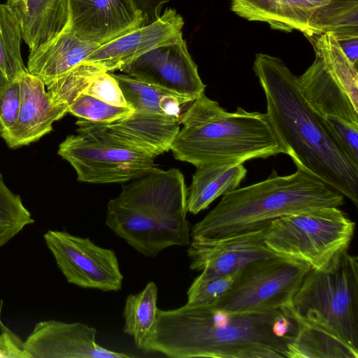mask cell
Segmentation results:
<instances>
[{
    "mask_svg": "<svg viewBox=\"0 0 358 358\" xmlns=\"http://www.w3.org/2000/svg\"><path fill=\"white\" fill-rule=\"evenodd\" d=\"M268 226L220 238H192L187 250L190 269L208 276L228 275L255 260L278 255L264 243Z\"/></svg>",
    "mask_w": 358,
    "mask_h": 358,
    "instance_id": "obj_13",
    "label": "cell"
},
{
    "mask_svg": "<svg viewBox=\"0 0 358 358\" xmlns=\"http://www.w3.org/2000/svg\"><path fill=\"white\" fill-rule=\"evenodd\" d=\"M83 93L113 106L129 107L117 80L110 72L103 71L96 75Z\"/></svg>",
    "mask_w": 358,
    "mask_h": 358,
    "instance_id": "obj_34",
    "label": "cell"
},
{
    "mask_svg": "<svg viewBox=\"0 0 358 358\" xmlns=\"http://www.w3.org/2000/svg\"><path fill=\"white\" fill-rule=\"evenodd\" d=\"M289 308L358 352L357 257L346 250L327 269L310 268Z\"/></svg>",
    "mask_w": 358,
    "mask_h": 358,
    "instance_id": "obj_6",
    "label": "cell"
},
{
    "mask_svg": "<svg viewBox=\"0 0 358 358\" xmlns=\"http://www.w3.org/2000/svg\"><path fill=\"white\" fill-rule=\"evenodd\" d=\"M0 358H29L24 341L0 320Z\"/></svg>",
    "mask_w": 358,
    "mask_h": 358,
    "instance_id": "obj_35",
    "label": "cell"
},
{
    "mask_svg": "<svg viewBox=\"0 0 358 358\" xmlns=\"http://www.w3.org/2000/svg\"><path fill=\"white\" fill-rule=\"evenodd\" d=\"M110 73L117 80L128 106L135 111L181 117L184 108L194 101L127 74Z\"/></svg>",
    "mask_w": 358,
    "mask_h": 358,
    "instance_id": "obj_23",
    "label": "cell"
},
{
    "mask_svg": "<svg viewBox=\"0 0 358 358\" xmlns=\"http://www.w3.org/2000/svg\"><path fill=\"white\" fill-rule=\"evenodd\" d=\"M22 30V40L32 51L69 27V0H8Z\"/></svg>",
    "mask_w": 358,
    "mask_h": 358,
    "instance_id": "obj_20",
    "label": "cell"
},
{
    "mask_svg": "<svg viewBox=\"0 0 358 358\" xmlns=\"http://www.w3.org/2000/svg\"><path fill=\"white\" fill-rule=\"evenodd\" d=\"M158 289L150 281L136 294L129 295L125 301L122 331L131 336L137 348L141 349L151 332L157 311Z\"/></svg>",
    "mask_w": 358,
    "mask_h": 358,
    "instance_id": "obj_26",
    "label": "cell"
},
{
    "mask_svg": "<svg viewBox=\"0 0 358 358\" xmlns=\"http://www.w3.org/2000/svg\"><path fill=\"white\" fill-rule=\"evenodd\" d=\"M254 72L264 92L267 119L296 168L319 179L356 206L358 164L342 149L304 99L295 76L278 57L256 55Z\"/></svg>",
    "mask_w": 358,
    "mask_h": 358,
    "instance_id": "obj_1",
    "label": "cell"
},
{
    "mask_svg": "<svg viewBox=\"0 0 358 358\" xmlns=\"http://www.w3.org/2000/svg\"><path fill=\"white\" fill-rule=\"evenodd\" d=\"M34 222L20 196L8 187L0 171V247Z\"/></svg>",
    "mask_w": 358,
    "mask_h": 358,
    "instance_id": "obj_28",
    "label": "cell"
},
{
    "mask_svg": "<svg viewBox=\"0 0 358 358\" xmlns=\"http://www.w3.org/2000/svg\"><path fill=\"white\" fill-rule=\"evenodd\" d=\"M297 78L304 99L317 115L322 118L336 116L358 124V108L327 71L318 56L315 55L313 64Z\"/></svg>",
    "mask_w": 358,
    "mask_h": 358,
    "instance_id": "obj_21",
    "label": "cell"
},
{
    "mask_svg": "<svg viewBox=\"0 0 358 358\" xmlns=\"http://www.w3.org/2000/svg\"><path fill=\"white\" fill-rule=\"evenodd\" d=\"M43 238L69 283L105 292L122 289L123 275L113 250L66 231L50 229Z\"/></svg>",
    "mask_w": 358,
    "mask_h": 358,
    "instance_id": "obj_10",
    "label": "cell"
},
{
    "mask_svg": "<svg viewBox=\"0 0 358 358\" xmlns=\"http://www.w3.org/2000/svg\"><path fill=\"white\" fill-rule=\"evenodd\" d=\"M20 1H24V0H20Z\"/></svg>",
    "mask_w": 358,
    "mask_h": 358,
    "instance_id": "obj_38",
    "label": "cell"
},
{
    "mask_svg": "<svg viewBox=\"0 0 358 358\" xmlns=\"http://www.w3.org/2000/svg\"><path fill=\"white\" fill-rule=\"evenodd\" d=\"M183 26L182 16L166 8L155 22L101 45L85 62L107 72L121 71L148 51L182 38Z\"/></svg>",
    "mask_w": 358,
    "mask_h": 358,
    "instance_id": "obj_16",
    "label": "cell"
},
{
    "mask_svg": "<svg viewBox=\"0 0 358 358\" xmlns=\"http://www.w3.org/2000/svg\"><path fill=\"white\" fill-rule=\"evenodd\" d=\"M20 103L19 78L11 80L0 73V137L2 139L17 120Z\"/></svg>",
    "mask_w": 358,
    "mask_h": 358,
    "instance_id": "obj_32",
    "label": "cell"
},
{
    "mask_svg": "<svg viewBox=\"0 0 358 358\" xmlns=\"http://www.w3.org/2000/svg\"><path fill=\"white\" fill-rule=\"evenodd\" d=\"M310 268L279 255L255 260L237 271L231 289L213 306L231 313L280 309L292 302Z\"/></svg>",
    "mask_w": 358,
    "mask_h": 358,
    "instance_id": "obj_9",
    "label": "cell"
},
{
    "mask_svg": "<svg viewBox=\"0 0 358 358\" xmlns=\"http://www.w3.org/2000/svg\"><path fill=\"white\" fill-rule=\"evenodd\" d=\"M103 71H106L94 64L83 62L47 85L46 90L55 103L69 109L93 78Z\"/></svg>",
    "mask_w": 358,
    "mask_h": 358,
    "instance_id": "obj_29",
    "label": "cell"
},
{
    "mask_svg": "<svg viewBox=\"0 0 358 358\" xmlns=\"http://www.w3.org/2000/svg\"><path fill=\"white\" fill-rule=\"evenodd\" d=\"M355 229V223L338 207H323L273 220L264 243L279 256L322 271L348 250Z\"/></svg>",
    "mask_w": 358,
    "mask_h": 358,
    "instance_id": "obj_7",
    "label": "cell"
},
{
    "mask_svg": "<svg viewBox=\"0 0 358 358\" xmlns=\"http://www.w3.org/2000/svg\"><path fill=\"white\" fill-rule=\"evenodd\" d=\"M69 27L79 38L104 44L143 26L134 0H69Z\"/></svg>",
    "mask_w": 358,
    "mask_h": 358,
    "instance_id": "obj_15",
    "label": "cell"
},
{
    "mask_svg": "<svg viewBox=\"0 0 358 358\" xmlns=\"http://www.w3.org/2000/svg\"><path fill=\"white\" fill-rule=\"evenodd\" d=\"M292 315L297 331L288 345L287 358H358V352L336 336Z\"/></svg>",
    "mask_w": 358,
    "mask_h": 358,
    "instance_id": "obj_24",
    "label": "cell"
},
{
    "mask_svg": "<svg viewBox=\"0 0 358 358\" xmlns=\"http://www.w3.org/2000/svg\"><path fill=\"white\" fill-rule=\"evenodd\" d=\"M236 273L223 276H208L201 273L187 290L186 304L193 306L217 304L231 289Z\"/></svg>",
    "mask_w": 358,
    "mask_h": 358,
    "instance_id": "obj_30",
    "label": "cell"
},
{
    "mask_svg": "<svg viewBox=\"0 0 358 358\" xmlns=\"http://www.w3.org/2000/svg\"><path fill=\"white\" fill-rule=\"evenodd\" d=\"M107 204L106 224L137 252L156 257L171 246H188L187 187L182 173L157 167L131 180Z\"/></svg>",
    "mask_w": 358,
    "mask_h": 358,
    "instance_id": "obj_3",
    "label": "cell"
},
{
    "mask_svg": "<svg viewBox=\"0 0 358 358\" xmlns=\"http://www.w3.org/2000/svg\"><path fill=\"white\" fill-rule=\"evenodd\" d=\"M343 203L342 194L301 169L287 176L273 170L266 179L224 194L192 227L190 237L224 238L268 226L283 216Z\"/></svg>",
    "mask_w": 358,
    "mask_h": 358,
    "instance_id": "obj_5",
    "label": "cell"
},
{
    "mask_svg": "<svg viewBox=\"0 0 358 358\" xmlns=\"http://www.w3.org/2000/svg\"><path fill=\"white\" fill-rule=\"evenodd\" d=\"M261 22L308 36L331 32L337 41L357 37L358 0H282Z\"/></svg>",
    "mask_w": 358,
    "mask_h": 358,
    "instance_id": "obj_11",
    "label": "cell"
},
{
    "mask_svg": "<svg viewBox=\"0 0 358 358\" xmlns=\"http://www.w3.org/2000/svg\"><path fill=\"white\" fill-rule=\"evenodd\" d=\"M316 36L314 42L315 55L320 58L327 71L358 108L357 66L347 57L332 33L327 32Z\"/></svg>",
    "mask_w": 358,
    "mask_h": 358,
    "instance_id": "obj_25",
    "label": "cell"
},
{
    "mask_svg": "<svg viewBox=\"0 0 358 358\" xmlns=\"http://www.w3.org/2000/svg\"><path fill=\"white\" fill-rule=\"evenodd\" d=\"M347 57L356 66L358 62V37L338 41Z\"/></svg>",
    "mask_w": 358,
    "mask_h": 358,
    "instance_id": "obj_37",
    "label": "cell"
},
{
    "mask_svg": "<svg viewBox=\"0 0 358 358\" xmlns=\"http://www.w3.org/2000/svg\"><path fill=\"white\" fill-rule=\"evenodd\" d=\"M133 112L129 107L113 106L84 93L68 109V113L79 119L99 123H110L128 117Z\"/></svg>",
    "mask_w": 358,
    "mask_h": 358,
    "instance_id": "obj_31",
    "label": "cell"
},
{
    "mask_svg": "<svg viewBox=\"0 0 358 358\" xmlns=\"http://www.w3.org/2000/svg\"><path fill=\"white\" fill-rule=\"evenodd\" d=\"M20 103L17 120L3 138L13 149L34 143L52 131L53 123L68 113L67 107L55 103L39 78L24 73L19 78Z\"/></svg>",
    "mask_w": 358,
    "mask_h": 358,
    "instance_id": "obj_17",
    "label": "cell"
},
{
    "mask_svg": "<svg viewBox=\"0 0 358 358\" xmlns=\"http://www.w3.org/2000/svg\"><path fill=\"white\" fill-rule=\"evenodd\" d=\"M132 78L194 101L205 92L197 65L186 41L157 47L134 60L122 71Z\"/></svg>",
    "mask_w": 358,
    "mask_h": 358,
    "instance_id": "obj_12",
    "label": "cell"
},
{
    "mask_svg": "<svg viewBox=\"0 0 358 358\" xmlns=\"http://www.w3.org/2000/svg\"><path fill=\"white\" fill-rule=\"evenodd\" d=\"M247 174L243 164L196 167L187 188V210L197 214L217 198L238 188Z\"/></svg>",
    "mask_w": 358,
    "mask_h": 358,
    "instance_id": "obj_22",
    "label": "cell"
},
{
    "mask_svg": "<svg viewBox=\"0 0 358 358\" xmlns=\"http://www.w3.org/2000/svg\"><path fill=\"white\" fill-rule=\"evenodd\" d=\"M323 120L342 149L353 162L358 164V124L332 115L325 116Z\"/></svg>",
    "mask_w": 358,
    "mask_h": 358,
    "instance_id": "obj_33",
    "label": "cell"
},
{
    "mask_svg": "<svg viewBox=\"0 0 358 358\" xmlns=\"http://www.w3.org/2000/svg\"><path fill=\"white\" fill-rule=\"evenodd\" d=\"M180 120V117L134 110L128 117L101 124L122 143L156 158L170 150Z\"/></svg>",
    "mask_w": 358,
    "mask_h": 358,
    "instance_id": "obj_18",
    "label": "cell"
},
{
    "mask_svg": "<svg viewBox=\"0 0 358 358\" xmlns=\"http://www.w3.org/2000/svg\"><path fill=\"white\" fill-rule=\"evenodd\" d=\"M95 328L80 322H38L24 341L29 358H130L99 345Z\"/></svg>",
    "mask_w": 358,
    "mask_h": 358,
    "instance_id": "obj_14",
    "label": "cell"
},
{
    "mask_svg": "<svg viewBox=\"0 0 358 358\" xmlns=\"http://www.w3.org/2000/svg\"><path fill=\"white\" fill-rule=\"evenodd\" d=\"M170 150L196 167L229 166L285 154L266 114L238 107L229 113L205 93L182 113Z\"/></svg>",
    "mask_w": 358,
    "mask_h": 358,
    "instance_id": "obj_4",
    "label": "cell"
},
{
    "mask_svg": "<svg viewBox=\"0 0 358 358\" xmlns=\"http://www.w3.org/2000/svg\"><path fill=\"white\" fill-rule=\"evenodd\" d=\"M136 6L142 11L143 26L155 22L160 16L162 6L169 0H134Z\"/></svg>",
    "mask_w": 358,
    "mask_h": 358,
    "instance_id": "obj_36",
    "label": "cell"
},
{
    "mask_svg": "<svg viewBox=\"0 0 358 358\" xmlns=\"http://www.w3.org/2000/svg\"><path fill=\"white\" fill-rule=\"evenodd\" d=\"M77 134L68 136L57 154L74 169L78 180L105 184L131 181L157 168L155 157L113 137L99 122L79 119Z\"/></svg>",
    "mask_w": 358,
    "mask_h": 358,
    "instance_id": "obj_8",
    "label": "cell"
},
{
    "mask_svg": "<svg viewBox=\"0 0 358 358\" xmlns=\"http://www.w3.org/2000/svg\"><path fill=\"white\" fill-rule=\"evenodd\" d=\"M283 313H231L187 304L158 309L141 350L173 358H285L294 336L281 337L276 331Z\"/></svg>",
    "mask_w": 358,
    "mask_h": 358,
    "instance_id": "obj_2",
    "label": "cell"
},
{
    "mask_svg": "<svg viewBox=\"0 0 358 358\" xmlns=\"http://www.w3.org/2000/svg\"><path fill=\"white\" fill-rule=\"evenodd\" d=\"M101 45L79 38L69 27L53 39L29 51L27 69L46 86L85 62Z\"/></svg>",
    "mask_w": 358,
    "mask_h": 358,
    "instance_id": "obj_19",
    "label": "cell"
},
{
    "mask_svg": "<svg viewBox=\"0 0 358 358\" xmlns=\"http://www.w3.org/2000/svg\"><path fill=\"white\" fill-rule=\"evenodd\" d=\"M22 39L19 20L6 3H0V73L17 79L27 71L22 55Z\"/></svg>",
    "mask_w": 358,
    "mask_h": 358,
    "instance_id": "obj_27",
    "label": "cell"
}]
</instances>
